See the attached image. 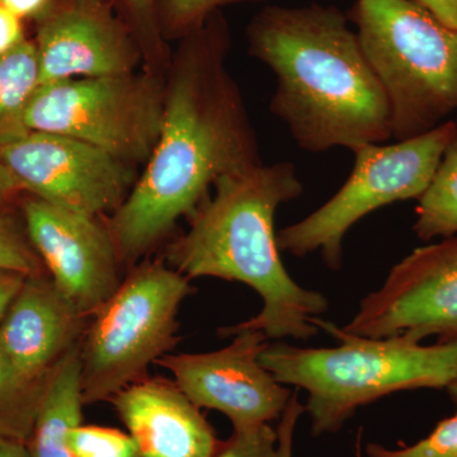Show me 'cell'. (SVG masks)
I'll return each mask as SVG.
<instances>
[{
	"instance_id": "8992f818",
	"label": "cell",
	"mask_w": 457,
	"mask_h": 457,
	"mask_svg": "<svg viewBox=\"0 0 457 457\" xmlns=\"http://www.w3.org/2000/svg\"><path fill=\"white\" fill-rule=\"evenodd\" d=\"M189 281L159 261L139 264L122 279L79 342L84 405L110 402L174 350L180 305L195 291Z\"/></svg>"
},
{
	"instance_id": "5b68a950",
	"label": "cell",
	"mask_w": 457,
	"mask_h": 457,
	"mask_svg": "<svg viewBox=\"0 0 457 457\" xmlns=\"http://www.w3.org/2000/svg\"><path fill=\"white\" fill-rule=\"evenodd\" d=\"M352 17L389 101L393 139L446 122L457 111V29L411 0H357Z\"/></svg>"
},
{
	"instance_id": "ffe728a7",
	"label": "cell",
	"mask_w": 457,
	"mask_h": 457,
	"mask_svg": "<svg viewBox=\"0 0 457 457\" xmlns=\"http://www.w3.org/2000/svg\"><path fill=\"white\" fill-rule=\"evenodd\" d=\"M73 457H140L130 435L101 426H75L69 432Z\"/></svg>"
},
{
	"instance_id": "d6986e66",
	"label": "cell",
	"mask_w": 457,
	"mask_h": 457,
	"mask_svg": "<svg viewBox=\"0 0 457 457\" xmlns=\"http://www.w3.org/2000/svg\"><path fill=\"white\" fill-rule=\"evenodd\" d=\"M47 376L31 378L23 375L0 351V440L27 445L40 411Z\"/></svg>"
},
{
	"instance_id": "9a60e30c",
	"label": "cell",
	"mask_w": 457,
	"mask_h": 457,
	"mask_svg": "<svg viewBox=\"0 0 457 457\" xmlns=\"http://www.w3.org/2000/svg\"><path fill=\"white\" fill-rule=\"evenodd\" d=\"M88 318L50 278L29 276L0 324V351L31 378H45L79 345Z\"/></svg>"
},
{
	"instance_id": "7a4b0ae2",
	"label": "cell",
	"mask_w": 457,
	"mask_h": 457,
	"mask_svg": "<svg viewBox=\"0 0 457 457\" xmlns=\"http://www.w3.org/2000/svg\"><path fill=\"white\" fill-rule=\"evenodd\" d=\"M248 38L252 55L278 79L270 112L303 150L353 152L393 139L389 101L338 8L267 7Z\"/></svg>"
},
{
	"instance_id": "7402d4cb",
	"label": "cell",
	"mask_w": 457,
	"mask_h": 457,
	"mask_svg": "<svg viewBox=\"0 0 457 457\" xmlns=\"http://www.w3.org/2000/svg\"><path fill=\"white\" fill-rule=\"evenodd\" d=\"M213 457H278V429L270 423L233 429Z\"/></svg>"
},
{
	"instance_id": "836d02e7",
	"label": "cell",
	"mask_w": 457,
	"mask_h": 457,
	"mask_svg": "<svg viewBox=\"0 0 457 457\" xmlns=\"http://www.w3.org/2000/svg\"><path fill=\"white\" fill-rule=\"evenodd\" d=\"M357 457H360V453H359V456H357Z\"/></svg>"
},
{
	"instance_id": "4fadbf2b",
	"label": "cell",
	"mask_w": 457,
	"mask_h": 457,
	"mask_svg": "<svg viewBox=\"0 0 457 457\" xmlns=\"http://www.w3.org/2000/svg\"><path fill=\"white\" fill-rule=\"evenodd\" d=\"M40 84L132 73L137 53L104 5L79 0L51 13L38 29Z\"/></svg>"
},
{
	"instance_id": "83f0119b",
	"label": "cell",
	"mask_w": 457,
	"mask_h": 457,
	"mask_svg": "<svg viewBox=\"0 0 457 457\" xmlns=\"http://www.w3.org/2000/svg\"><path fill=\"white\" fill-rule=\"evenodd\" d=\"M428 11L444 25L457 29V0H411Z\"/></svg>"
},
{
	"instance_id": "cb8c5ba5",
	"label": "cell",
	"mask_w": 457,
	"mask_h": 457,
	"mask_svg": "<svg viewBox=\"0 0 457 457\" xmlns=\"http://www.w3.org/2000/svg\"><path fill=\"white\" fill-rule=\"evenodd\" d=\"M0 270L21 273L27 278L38 275L40 264L22 239L8 228L0 224Z\"/></svg>"
},
{
	"instance_id": "7c38bea8",
	"label": "cell",
	"mask_w": 457,
	"mask_h": 457,
	"mask_svg": "<svg viewBox=\"0 0 457 457\" xmlns=\"http://www.w3.org/2000/svg\"><path fill=\"white\" fill-rule=\"evenodd\" d=\"M23 213L51 281L83 317L92 318L122 282L121 261L107 224L40 198L27 201Z\"/></svg>"
},
{
	"instance_id": "f1b7e54d",
	"label": "cell",
	"mask_w": 457,
	"mask_h": 457,
	"mask_svg": "<svg viewBox=\"0 0 457 457\" xmlns=\"http://www.w3.org/2000/svg\"><path fill=\"white\" fill-rule=\"evenodd\" d=\"M49 2L50 0H0V4L22 20L41 13Z\"/></svg>"
},
{
	"instance_id": "3957f363",
	"label": "cell",
	"mask_w": 457,
	"mask_h": 457,
	"mask_svg": "<svg viewBox=\"0 0 457 457\" xmlns=\"http://www.w3.org/2000/svg\"><path fill=\"white\" fill-rule=\"evenodd\" d=\"M192 212L189 228L167 251L168 266L189 279L213 278L249 286L262 299L257 315L219 330L230 337L260 330L269 339L308 341L312 323L329 308L323 294L297 284L279 255L278 207L302 196L303 186L288 162L260 163L225 174Z\"/></svg>"
},
{
	"instance_id": "277c9868",
	"label": "cell",
	"mask_w": 457,
	"mask_h": 457,
	"mask_svg": "<svg viewBox=\"0 0 457 457\" xmlns=\"http://www.w3.org/2000/svg\"><path fill=\"white\" fill-rule=\"evenodd\" d=\"M312 323L341 345L306 348L269 343L260 361L278 383L308 393L305 411L314 436L338 432L357 409L390 394L446 389L457 374V339L423 345L407 337L352 335L320 317Z\"/></svg>"
},
{
	"instance_id": "484cf974",
	"label": "cell",
	"mask_w": 457,
	"mask_h": 457,
	"mask_svg": "<svg viewBox=\"0 0 457 457\" xmlns=\"http://www.w3.org/2000/svg\"><path fill=\"white\" fill-rule=\"evenodd\" d=\"M25 41L22 20L0 4V56Z\"/></svg>"
},
{
	"instance_id": "8fae6325",
	"label": "cell",
	"mask_w": 457,
	"mask_h": 457,
	"mask_svg": "<svg viewBox=\"0 0 457 457\" xmlns=\"http://www.w3.org/2000/svg\"><path fill=\"white\" fill-rule=\"evenodd\" d=\"M227 347L204 353H168L156 361L198 408L220 411L233 429L279 420L293 392L262 366L269 345L260 330L234 333Z\"/></svg>"
},
{
	"instance_id": "e0dca14e",
	"label": "cell",
	"mask_w": 457,
	"mask_h": 457,
	"mask_svg": "<svg viewBox=\"0 0 457 457\" xmlns=\"http://www.w3.org/2000/svg\"><path fill=\"white\" fill-rule=\"evenodd\" d=\"M40 86V66L35 42L23 41L0 56V147L29 134L26 112Z\"/></svg>"
},
{
	"instance_id": "603a6c76",
	"label": "cell",
	"mask_w": 457,
	"mask_h": 457,
	"mask_svg": "<svg viewBox=\"0 0 457 457\" xmlns=\"http://www.w3.org/2000/svg\"><path fill=\"white\" fill-rule=\"evenodd\" d=\"M165 20L173 29L192 32L222 5L245 0H161Z\"/></svg>"
},
{
	"instance_id": "f546056e",
	"label": "cell",
	"mask_w": 457,
	"mask_h": 457,
	"mask_svg": "<svg viewBox=\"0 0 457 457\" xmlns=\"http://www.w3.org/2000/svg\"><path fill=\"white\" fill-rule=\"evenodd\" d=\"M18 187L16 179L12 176L11 171L0 162V206L7 200L11 192Z\"/></svg>"
},
{
	"instance_id": "44dd1931",
	"label": "cell",
	"mask_w": 457,
	"mask_h": 457,
	"mask_svg": "<svg viewBox=\"0 0 457 457\" xmlns=\"http://www.w3.org/2000/svg\"><path fill=\"white\" fill-rule=\"evenodd\" d=\"M368 457H457V411L445 418L427 437L411 446L389 449L370 442L366 445Z\"/></svg>"
},
{
	"instance_id": "6da1fadb",
	"label": "cell",
	"mask_w": 457,
	"mask_h": 457,
	"mask_svg": "<svg viewBox=\"0 0 457 457\" xmlns=\"http://www.w3.org/2000/svg\"><path fill=\"white\" fill-rule=\"evenodd\" d=\"M165 88L161 135L145 170L107 222L121 263L139 261L220 177L262 163L236 83L227 29L210 17L192 31Z\"/></svg>"
},
{
	"instance_id": "1f68e13d",
	"label": "cell",
	"mask_w": 457,
	"mask_h": 457,
	"mask_svg": "<svg viewBox=\"0 0 457 457\" xmlns=\"http://www.w3.org/2000/svg\"><path fill=\"white\" fill-rule=\"evenodd\" d=\"M123 2L128 3L131 8L137 9V11H145L150 7L153 0H123Z\"/></svg>"
},
{
	"instance_id": "e575fe53",
	"label": "cell",
	"mask_w": 457,
	"mask_h": 457,
	"mask_svg": "<svg viewBox=\"0 0 457 457\" xmlns=\"http://www.w3.org/2000/svg\"><path fill=\"white\" fill-rule=\"evenodd\" d=\"M457 123V122H456Z\"/></svg>"
},
{
	"instance_id": "9c48e42d",
	"label": "cell",
	"mask_w": 457,
	"mask_h": 457,
	"mask_svg": "<svg viewBox=\"0 0 457 457\" xmlns=\"http://www.w3.org/2000/svg\"><path fill=\"white\" fill-rule=\"evenodd\" d=\"M352 335L422 342L457 339V234L420 246L390 270L383 286L363 297L347 326Z\"/></svg>"
},
{
	"instance_id": "ac0fdd59",
	"label": "cell",
	"mask_w": 457,
	"mask_h": 457,
	"mask_svg": "<svg viewBox=\"0 0 457 457\" xmlns=\"http://www.w3.org/2000/svg\"><path fill=\"white\" fill-rule=\"evenodd\" d=\"M413 231L423 242L457 234V134L428 187L418 198Z\"/></svg>"
},
{
	"instance_id": "2e32d148",
	"label": "cell",
	"mask_w": 457,
	"mask_h": 457,
	"mask_svg": "<svg viewBox=\"0 0 457 457\" xmlns=\"http://www.w3.org/2000/svg\"><path fill=\"white\" fill-rule=\"evenodd\" d=\"M79 345L51 370L27 447L31 457H73L69 432L82 423Z\"/></svg>"
},
{
	"instance_id": "52a82bcc",
	"label": "cell",
	"mask_w": 457,
	"mask_h": 457,
	"mask_svg": "<svg viewBox=\"0 0 457 457\" xmlns=\"http://www.w3.org/2000/svg\"><path fill=\"white\" fill-rule=\"evenodd\" d=\"M456 134V121H446L411 139L357 147L345 185L311 215L278 231L279 251L299 258L319 252L327 267L338 270L350 228L375 210L422 196Z\"/></svg>"
},
{
	"instance_id": "ba28073f",
	"label": "cell",
	"mask_w": 457,
	"mask_h": 457,
	"mask_svg": "<svg viewBox=\"0 0 457 457\" xmlns=\"http://www.w3.org/2000/svg\"><path fill=\"white\" fill-rule=\"evenodd\" d=\"M164 102L165 88L152 75L74 78L40 84L26 126L84 141L129 163L147 162L161 135Z\"/></svg>"
},
{
	"instance_id": "30bf717a",
	"label": "cell",
	"mask_w": 457,
	"mask_h": 457,
	"mask_svg": "<svg viewBox=\"0 0 457 457\" xmlns=\"http://www.w3.org/2000/svg\"><path fill=\"white\" fill-rule=\"evenodd\" d=\"M0 162L36 198L96 218L112 215L137 182L129 162L65 135L29 131L0 147Z\"/></svg>"
},
{
	"instance_id": "d4e9b609",
	"label": "cell",
	"mask_w": 457,
	"mask_h": 457,
	"mask_svg": "<svg viewBox=\"0 0 457 457\" xmlns=\"http://www.w3.org/2000/svg\"><path fill=\"white\" fill-rule=\"evenodd\" d=\"M303 413H305V405L302 404L299 393L296 392L291 396L276 428L278 437V457H293L295 431Z\"/></svg>"
},
{
	"instance_id": "5bb4252c",
	"label": "cell",
	"mask_w": 457,
	"mask_h": 457,
	"mask_svg": "<svg viewBox=\"0 0 457 457\" xmlns=\"http://www.w3.org/2000/svg\"><path fill=\"white\" fill-rule=\"evenodd\" d=\"M112 403L140 457H213L221 441L200 408L174 381L147 378L117 393Z\"/></svg>"
},
{
	"instance_id": "4316f807",
	"label": "cell",
	"mask_w": 457,
	"mask_h": 457,
	"mask_svg": "<svg viewBox=\"0 0 457 457\" xmlns=\"http://www.w3.org/2000/svg\"><path fill=\"white\" fill-rule=\"evenodd\" d=\"M27 276L12 270H0V324L7 314L9 306L16 299Z\"/></svg>"
},
{
	"instance_id": "4dcf8cb0",
	"label": "cell",
	"mask_w": 457,
	"mask_h": 457,
	"mask_svg": "<svg viewBox=\"0 0 457 457\" xmlns=\"http://www.w3.org/2000/svg\"><path fill=\"white\" fill-rule=\"evenodd\" d=\"M0 457H31L26 444L0 440Z\"/></svg>"
},
{
	"instance_id": "d6a6232c",
	"label": "cell",
	"mask_w": 457,
	"mask_h": 457,
	"mask_svg": "<svg viewBox=\"0 0 457 457\" xmlns=\"http://www.w3.org/2000/svg\"><path fill=\"white\" fill-rule=\"evenodd\" d=\"M446 389L450 394L451 399H453L457 405V374L455 378H453V380L451 381L449 386L446 387Z\"/></svg>"
}]
</instances>
